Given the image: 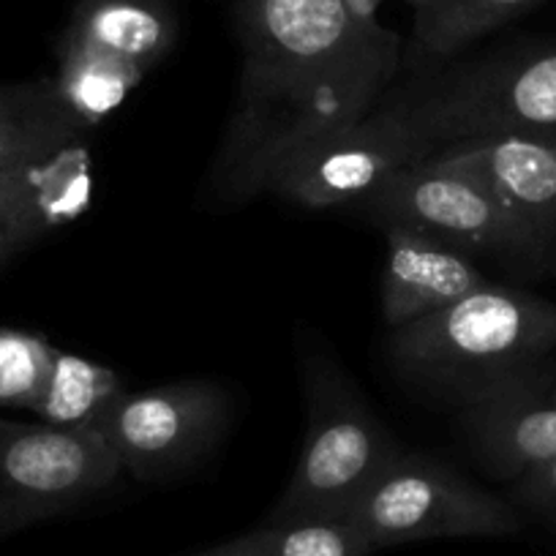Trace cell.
I'll return each instance as SVG.
<instances>
[{
    "instance_id": "6da1fadb",
    "label": "cell",
    "mask_w": 556,
    "mask_h": 556,
    "mask_svg": "<svg viewBox=\"0 0 556 556\" xmlns=\"http://www.w3.org/2000/svg\"><path fill=\"white\" fill-rule=\"evenodd\" d=\"M243 50L218 189L260 194L267 169L382 106L399 72V36L361 28L344 0H240Z\"/></svg>"
},
{
    "instance_id": "7a4b0ae2",
    "label": "cell",
    "mask_w": 556,
    "mask_h": 556,
    "mask_svg": "<svg viewBox=\"0 0 556 556\" xmlns=\"http://www.w3.org/2000/svg\"><path fill=\"white\" fill-rule=\"evenodd\" d=\"M554 350L556 303L491 281L390 336V357L406 379L464 404L540 366Z\"/></svg>"
},
{
    "instance_id": "3957f363",
    "label": "cell",
    "mask_w": 556,
    "mask_h": 556,
    "mask_svg": "<svg viewBox=\"0 0 556 556\" xmlns=\"http://www.w3.org/2000/svg\"><path fill=\"white\" fill-rule=\"evenodd\" d=\"M306 437L270 521L346 518L363 491L399 456L390 431L328 357L306 366Z\"/></svg>"
},
{
    "instance_id": "277c9868",
    "label": "cell",
    "mask_w": 556,
    "mask_h": 556,
    "mask_svg": "<svg viewBox=\"0 0 556 556\" xmlns=\"http://www.w3.org/2000/svg\"><path fill=\"white\" fill-rule=\"evenodd\" d=\"M417 131L437 151L502 134H556V39L462 68L429 90L406 96Z\"/></svg>"
},
{
    "instance_id": "5b68a950",
    "label": "cell",
    "mask_w": 556,
    "mask_h": 556,
    "mask_svg": "<svg viewBox=\"0 0 556 556\" xmlns=\"http://www.w3.org/2000/svg\"><path fill=\"white\" fill-rule=\"evenodd\" d=\"M374 551L440 538H507L521 518L500 496L420 453H404L377 475L346 513Z\"/></svg>"
},
{
    "instance_id": "8992f818",
    "label": "cell",
    "mask_w": 556,
    "mask_h": 556,
    "mask_svg": "<svg viewBox=\"0 0 556 556\" xmlns=\"http://www.w3.org/2000/svg\"><path fill=\"white\" fill-rule=\"evenodd\" d=\"M434 153L437 148L412 121L406 96L384 99L357 126L298 148L273 164L262 178L260 194L270 191L312 211L357 205L401 167L426 162Z\"/></svg>"
},
{
    "instance_id": "52a82bcc",
    "label": "cell",
    "mask_w": 556,
    "mask_h": 556,
    "mask_svg": "<svg viewBox=\"0 0 556 556\" xmlns=\"http://www.w3.org/2000/svg\"><path fill=\"white\" fill-rule=\"evenodd\" d=\"M117 475L121 464L99 431L0 417V538L85 505Z\"/></svg>"
},
{
    "instance_id": "ba28073f",
    "label": "cell",
    "mask_w": 556,
    "mask_h": 556,
    "mask_svg": "<svg viewBox=\"0 0 556 556\" xmlns=\"http://www.w3.org/2000/svg\"><path fill=\"white\" fill-rule=\"evenodd\" d=\"M355 207L382 224H401L456 249H485L540 262L543 249L480 180L437 156L401 167Z\"/></svg>"
},
{
    "instance_id": "9c48e42d",
    "label": "cell",
    "mask_w": 556,
    "mask_h": 556,
    "mask_svg": "<svg viewBox=\"0 0 556 556\" xmlns=\"http://www.w3.org/2000/svg\"><path fill=\"white\" fill-rule=\"evenodd\" d=\"M227 404L216 384L175 382L126 393L99 426L121 472L156 480L189 467L222 434Z\"/></svg>"
},
{
    "instance_id": "30bf717a",
    "label": "cell",
    "mask_w": 556,
    "mask_h": 556,
    "mask_svg": "<svg viewBox=\"0 0 556 556\" xmlns=\"http://www.w3.org/2000/svg\"><path fill=\"white\" fill-rule=\"evenodd\" d=\"M464 431L475 458L494 478L516 480L556 456V366L529 368L464 404Z\"/></svg>"
},
{
    "instance_id": "8fae6325",
    "label": "cell",
    "mask_w": 556,
    "mask_h": 556,
    "mask_svg": "<svg viewBox=\"0 0 556 556\" xmlns=\"http://www.w3.org/2000/svg\"><path fill=\"white\" fill-rule=\"evenodd\" d=\"M434 156L480 180L532 235L545 262L556 245V142L502 134L453 142Z\"/></svg>"
},
{
    "instance_id": "7c38bea8",
    "label": "cell",
    "mask_w": 556,
    "mask_h": 556,
    "mask_svg": "<svg viewBox=\"0 0 556 556\" xmlns=\"http://www.w3.org/2000/svg\"><path fill=\"white\" fill-rule=\"evenodd\" d=\"M382 227L388 235L382 270V317L388 328H404L489 285L456 245L401 224Z\"/></svg>"
},
{
    "instance_id": "4fadbf2b",
    "label": "cell",
    "mask_w": 556,
    "mask_h": 556,
    "mask_svg": "<svg viewBox=\"0 0 556 556\" xmlns=\"http://www.w3.org/2000/svg\"><path fill=\"white\" fill-rule=\"evenodd\" d=\"M90 194L85 146L0 175V265L85 211Z\"/></svg>"
},
{
    "instance_id": "5bb4252c",
    "label": "cell",
    "mask_w": 556,
    "mask_h": 556,
    "mask_svg": "<svg viewBox=\"0 0 556 556\" xmlns=\"http://www.w3.org/2000/svg\"><path fill=\"white\" fill-rule=\"evenodd\" d=\"M175 39V0H77L61 36L66 45L117 58L142 74L164 61Z\"/></svg>"
},
{
    "instance_id": "9a60e30c",
    "label": "cell",
    "mask_w": 556,
    "mask_h": 556,
    "mask_svg": "<svg viewBox=\"0 0 556 556\" xmlns=\"http://www.w3.org/2000/svg\"><path fill=\"white\" fill-rule=\"evenodd\" d=\"M88 131L52 79L0 83V175L85 146Z\"/></svg>"
},
{
    "instance_id": "2e32d148",
    "label": "cell",
    "mask_w": 556,
    "mask_h": 556,
    "mask_svg": "<svg viewBox=\"0 0 556 556\" xmlns=\"http://www.w3.org/2000/svg\"><path fill=\"white\" fill-rule=\"evenodd\" d=\"M123 395L126 388L112 368L58 350L30 412L39 415L41 424L58 429L99 431Z\"/></svg>"
},
{
    "instance_id": "e0dca14e",
    "label": "cell",
    "mask_w": 556,
    "mask_h": 556,
    "mask_svg": "<svg viewBox=\"0 0 556 556\" xmlns=\"http://www.w3.org/2000/svg\"><path fill=\"white\" fill-rule=\"evenodd\" d=\"M146 79L139 68L85 47L58 45L55 88L88 128L99 126Z\"/></svg>"
},
{
    "instance_id": "ac0fdd59",
    "label": "cell",
    "mask_w": 556,
    "mask_h": 556,
    "mask_svg": "<svg viewBox=\"0 0 556 556\" xmlns=\"http://www.w3.org/2000/svg\"><path fill=\"white\" fill-rule=\"evenodd\" d=\"M543 0H429L415 20V36L431 55H453Z\"/></svg>"
},
{
    "instance_id": "d6986e66",
    "label": "cell",
    "mask_w": 556,
    "mask_h": 556,
    "mask_svg": "<svg viewBox=\"0 0 556 556\" xmlns=\"http://www.w3.org/2000/svg\"><path fill=\"white\" fill-rule=\"evenodd\" d=\"M240 543L265 556H368L371 545L346 518L312 521H267L243 534Z\"/></svg>"
},
{
    "instance_id": "ffe728a7",
    "label": "cell",
    "mask_w": 556,
    "mask_h": 556,
    "mask_svg": "<svg viewBox=\"0 0 556 556\" xmlns=\"http://www.w3.org/2000/svg\"><path fill=\"white\" fill-rule=\"evenodd\" d=\"M55 352L45 336L0 328V406L3 409H34Z\"/></svg>"
},
{
    "instance_id": "44dd1931",
    "label": "cell",
    "mask_w": 556,
    "mask_h": 556,
    "mask_svg": "<svg viewBox=\"0 0 556 556\" xmlns=\"http://www.w3.org/2000/svg\"><path fill=\"white\" fill-rule=\"evenodd\" d=\"M513 494L521 505L556 518V456L543 464H534L521 478H516Z\"/></svg>"
},
{
    "instance_id": "7402d4cb",
    "label": "cell",
    "mask_w": 556,
    "mask_h": 556,
    "mask_svg": "<svg viewBox=\"0 0 556 556\" xmlns=\"http://www.w3.org/2000/svg\"><path fill=\"white\" fill-rule=\"evenodd\" d=\"M382 0H344L346 12H350V17L355 20L361 28H368V30H379L382 25L377 23V9Z\"/></svg>"
},
{
    "instance_id": "603a6c76",
    "label": "cell",
    "mask_w": 556,
    "mask_h": 556,
    "mask_svg": "<svg viewBox=\"0 0 556 556\" xmlns=\"http://www.w3.org/2000/svg\"><path fill=\"white\" fill-rule=\"evenodd\" d=\"M197 556H265V554H260V551L249 548V545L240 543V538H235V540H229V543L216 545V548L202 551V554H197Z\"/></svg>"
},
{
    "instance_id": "cb8c5ba5",
    "label": "cell",
    "mask_w": 556,
    "mask_h": 556,
    "mask_svg": "<svg viewBox=\"0 0 556 556\" xmlns=\"http://www.w3.org/2000/svg\"><path fill=\"white\" fill-rule=\"evenodd\" d=\"M543 267H545V270L551 273V276H556V245H554V249L548 251V256H545Z\"/></svg>"
},
{
    "instance_id": "d4e9b609",
    "label": "cell",
    "mask_w": 556,
    "mask_h": 556,
    "mask_svg": "<svg viewBox=\"0 0 556 556\" xmlns=\"http://www.w3.org/2000/svg\"><path fill=\"white\" fill-rule=\"evenodd\" d=\"M404 3H409V7L415 9V12H420V9H424L426 3H429V0H404Z\"/></svg>"
},
{
    "instance_id": "484cf974",
    "label": "cell",
    "mask_w": 556,
    "mask_h": 556,
    "mask_svg": "<svg viewBox=\"0 0 556 556\" xmlns=\"http://www.w3.org/2000/svg\"><path fill=\"white\" fill-rule=\"evenodd\" d=\"M545 139H551V142H556V134H554V137H545Z\"/></svg>"
}]
</instances>
